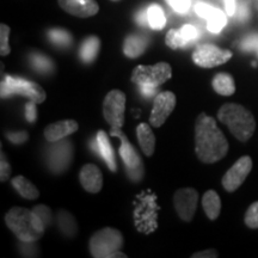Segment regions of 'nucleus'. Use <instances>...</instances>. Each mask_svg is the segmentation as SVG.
I'll return each instance as SVG.
<instances>
[{
  "instance_id": "6",
  "label": "nucleus",
  "mask_w": 258,
  "mask_h": 258,
  "mask_svg": "<svg viewBox=\"0 0 258 258\" xmlns=\"http://www.w3.org/2000/svg\"><path fill=\"white\" fill-rule=\"evenodd\" d=\"M172 77V70L167 62H158L153 66L139 64L132 73V82L138 85L158 86L167 82Z\"/></svg>"
},
{
  "instance_id": "21",
  "label": "nucleus",
  "mask_w": 258,
  "mask_h": 258,
  "mask_svg": "<svg viewBox=\"0 0 258 258\" xmlns=\"http://www.w3.org/2000/svg\"><path fill=\"white\" fill-rule=\"evenodd\" d=\"M202 206L203 211H205L206 215L211 220H217L219 215H220L221 211V201L220 198L214 190H208L205 192L202 199Z\"/></svg>"
},
{
  "instance_id": "38",
  "label": "nucleus",
  "mask_w": 258,
  "mask_h": 258,
  "mask_svg": "<svg viewBox=\"0 0 258 258\" xmlns=\"http://www.w3.org/2000/svg\"><path fill=\"white\" fill-rule=\"evenodd\" d=\"M8 139L14 144H22L27 141L28 134L25 132H18V133H8Z\"/></svg>"
},
{
  "instance_id": "42",
  "label": "nucleus",
  "mask_w": 258,
  "mask_h": 258,
  "mask_svg": "<svg viewBox=\"0 0 258 258\" xmlns=\"http://www.w3.org/2000/svg\"><path fill=\"white\" fill-rule=\"evenodd\" d=\"M237 15H238V18H239L240 21H245V19L249 17V15H250L247 6L246 5H240L239 9L237 10Z\"/></svg>"
},
{
  "instance_id": "36",
  "label": "nucleus",
  "mask_w": 258,
  "mask_h": 258,
  "mask_svg": "<svg viewBox=\"0 0 258 258\" xmlns=\"http://www.w3.org/2000/svg\"><path fill=\"white\" fill-rule=\"evenodd\" d=\"M2 163H0V180L2 182H5V180L9 179V177L11 176V172H12V169L11 166H10V164L8 163V160L5 159L4 154L2 152Z\"/></svg>"
},
{
  "instance_id": "14",
  "label": "nucleus",
  "mask_w": 258,
  "mask_h": 258,
  "mask_svg": "<svg viewBox=\"0 0 258 258\" xmlns=\"http://www.w3.org/2000/svg\"><path fill=\"white\" fill-rule=\"evenodd\" d=\"M57 3L64 12L79 18L92 17L99 11L96 0H57Z\"/></svg>"
},
{
  "instance_id": "15",
  "label": "nucleus",
  "mask_w": 258,
  "mask_h": 258,
  "mask_svg": "<svg viewBox=\"0 0 258 258\" xmlns=\"http://www.w3.org/2000/svg\"><path fill=\"white\" fill-rule=\"evenodd\" d=\"M78 129V122L74 120H61L47 125L44 129V138L49 143H56V141L62 140V139L76 133Z\"/></svg>"
},
{
  "instance_id": "4",
  "label": "nucleus",
  "mask_w": 258,
  "mask_h": 258,
  "mask_svg": "<svg viewBox=\"0 0 258 258\" xmlns=\"http://www.w3.org/2000/svg\"><path fill=\"white\" fill-rule=\"evenodd\" d=\"M123 246V237L120 231L105 227L97 231L90 239V252L95 258L127 257L121 252Z\"/></svg>"
},
{
  "instance_id": "45",
  "label": "nucleus",
  "mask_w": 258,
  "mask_h": 258,
  "mask_svg": "<svg viewBox=\"0 0 258 258\" xmlns=\"http://www.w3.org/2000/svg\"><path fill=\"white\" fill-rule=\"evenodd\" d=\"M257 53H258V51H257Z\"/></svg>"
},
{
  "instance_id": "37",
  "label": "nucleus",
  "mask_w": 258,
  "mask_h": 258,
  "mask_svg": "<svg viewBox=\"0 0 258 258\" xmlns=\"http://www.w3.org/2000/svg\"><path fill=\"white\" fill-rule=\"evenodd\" d=\"M35 104H36V103L30 101L27 105H25V109H27V111H25V117H27V120L29 122H35V120H36V106H35Z\"/></svg>"
},
{
  "instance_id": "1",
  "label": "nucleus",
  "mask_w": 258,
  "mask_h": 258,
  "mask_svg": "<svg viewBox=\"0 0 258 258\" xmlns=\"http://www.w3.org/2000/svg\"><path fill=\"white\" fill-rule=\"evenodd\" d=\"M195 152L202 163L213 164L228 152V143L211 116L201 112L195 123Z\"/></svg>"
},
{
  "instance_id": "29",
  "label": "nucleus",
  "mask_w": 258,
  "mask_h": 258,
  "mask_svg": "<svg viewBox=\"0 0 258 258\" xmlns=\"http://www.w3.org/2000/svg\"><path fill=\"white\" fill-rule=\"evenodd\" d=\"M48 36H49L50 41L57 47H69L72 43V36H71L70 32L62 29H53L48 32Z\"/></svg>"
},
{
  "instance_id": "8",
  "label": "nucleus",
  "mask_w": 258,
  "mask_h": 258,
  "mask_svg": "<svg viewBox=\"0 0 258 258\" xmlns=\"http://www.w3.org/2000/svg\"><path fill=\"white\" fill-rule=\"evenodd\" d=\"M125 95L120 90H111L103 101V116L111 128H122L124 124Z\"/></svg>"
},
{
  "instance_id": "2",
  "label": "nucleus",
  "mask_w": 258,
  "mask_h": 258,
  "mask_svg": "<svg viewBox=\"0 0 258 258\" xmlns=\"http://www.w3.org/2000/svg\"><path fill=\"white\" fill-rule=\"evenodd\" d=\"M5 222L22 243H35L41 239L46 230L43 221L34 211L14 207L5 215Z\"/></svg>"
},
{
  "instance_id": "44",
  "label": "nucleus",
  "mask_w": 258,
  "mask_h": 258,
  "mask_svg": "<svg viewBox=\"0 0 258 258\" xmlns=\"http://www.w3.org/2000/svg\"><path fill=\"white\" fill-rule=\"evenodd\" d=\"M111 2H115V3H118V2H121V0H111Z\"/></svg>"
},
{
  "instance_id": "40",
  "label": "nucleus",
  "mask_w": 258,
  "mask_h": 258,
  "mask_svg": "<svg viewBox=\"0 0 258 258\" xmlns=\"http://www.w3.org/2000/svg\"><path fill=\"white\" fill-rule=\"evenodd\" d=\"M192 258H209V257H218V252L215 250H206V251H201V252H196L194 253Z\"/></svg>"
},
{
  "instance_id": "7",
  "label": "nucleus",
  "mask_w": 258,
  "mask_h": 258,
  "mask_svg": "<svg viewBox=\"0 0 258 258\" xmlns=\"http://www.w3.org/2000/svg\"><path fill=\"white\" fill-rule=\"evenodd\" d=\"M110 135L121 139L120 154L129 177L133 180H140L144 175V164L137 150L133 147V145L129 143L127 137L121 131V128H111Z\"/></svg>"
},
{
  "instance_id": "34",
  "label": "nucleus",
  "mask_w": 258,
  "mask_h": 258,
  "mask_svg": "<svg viewBox=\"0 0 258 258\" xmlns=\"http://www.w3.org/2000/svg\"><path fill=\"white\" fill-rule=\"evenodd\" d=\"M34 212L36 213V214L38 215V217L41 218V220L43 221L44 226H49L50 222H51V219H53V215H51V212L50 209L47 207V206H37L36 208L34 209Z\"/></svg>"
},
{
  "instance_id": "25",
  "label": "nucleus",
  "mask_w": 258,
  "mask_h": 258,
  "mask_svg": "<svg viewBox=\"0 0 258 258\" xmlns=\"http://www.w3.org/2000/svg\"><path fill=\"white\" fill-rule=\"evenodd\" d=\"M56 221L60 232L63 235H66V237H74L77 232H78V226H77L76 219L69 212L60 211L57 213Z\"/></svg>"
},
{
  "instance_id": "27",
  "label": "nucleus",
  "mask_w": 258,
  "mask_h": 258,
  "mask_svg": "<svg viewBox=\"0 0 258 258\" xmlns=\"http://www.w3.org/2000/svg\"><path fill=\"white\" fill-rule=\"evenodd\" d=\"M30 61L32 67L41 73H50L54 69L53 61L40 53H32L30 55Z\"/></svg>"
},
{
  "instance_id": "43",
  "label": "nucleus",
  "mask_w": 258,
  "mask_h": 258,
  "mask_svg": "<svg viewBox=\"0 0 258 258\" xmlns=\"http://www.w3.org/2000/svg\"><path fill=\"white\" fill-rule=\"evenodd\" d=\"M138 22L141 25H148V19H147V8L140 11L138 14Z\"/></svg>"
},
{
  "instance_id": "18",
  "label": "nucleus",
  "mask_w": 258,
  "mask_h": 258,
  "mask_svg": "<svg viewBox=\"0 0 258 258\" xmlns=\"http://www.w3.org/2000/svg\"><path fill=\"white\" fill-rule=\"evenodd\" d=\"M96 141L98 153L102 156L103 160L105 161L109 170L112 171V172H116V171H117V164H116L115 153L114 150H112L110 141H109L108 134H106L104 131H99L98 133H97Z\"/></svg>"
},
{
  "instance_id": "22",
  "label": "nucleus",
  "mask_w": 258,
  "mask_h": 258,
  "mask_svg": "<svg viewBox=\"0 0 258 258\" xmlns=\"http://www.w3.org/2000/svg\"><path fill=\"white\" fill-rule=\"evenodd\" d=\"M99 48H101V41L98 37L90 36L83 41L82 46L79 49V56L85 63L92 62L98 54Z\"/></svg>"
},
{
  "instance_id": "13",
  "label": "nucleus",
  "mask_w": 258,
  "mask_h": 258,
  "mask_svg": "<svg viewBox=\"0 0 258 258\" xmlns=\"http://www.w3.org/2000/svg\"><path fill=\"white\" fill-rule=\"evenodd\" d=\"M195 12L200 17L207 21V30L212 34H220L222 29L227 24L225 12L220 9L199 2L195 5Z\"/></svg>"
},
{
  "instance_id": "3",
  "label": "nucleus",
  "mask_w": 258,
  "mask_h": 258,
  "mask_svg": "<svg viewBox=\"0 0 258 258\" xmlns=\"http://www.w3.org/2000/svg\"><path fill=\"white\" fill-rule=\"evenodd\" d=\"M218 118L230 128L231 133L238 140L243 143L252 137L256 129L253 115L243 105L235 103H227L222 105L218 112Z\"/></svg>"
},
{
  "instance_id": "16",
  "label": "nucleus",
  "mask_w": 258,
  "mask_h": 258,
  "mask_svg": "<svg viewBox=\"0 0 258 258\" xmlns=\"http://www.w3.org/2000/svg\"><path fill=\"white\" fill-rule=\"evenodd\" d=\"M79 180L82 186L88 192L97 194L102 190L103 177L99 167L93 164H85L79 173Z\"/></svg>"
},
{
  "instance_id": "26",
  "label": "nucleus",
  "mask_w": 258,
  "mask_h": 258,
  "mask_svg": "<svg viewBox=\"0 0 258 258\" xmlns=\"http://www.w3.org/2000/svg\"><path fill=\"white\" fill-rule=\"evenodd\" d=\"M148 25L153 30H161L166 25V17L164 10L158 4H151L147 8Z\"/></svg>"
},
{
  "instance_id": "28",
  "label": "nucleus",
  "mask_w": 258,
  "mask_h": 258,
  "mask_svg": "<svg viewBox=\"0 0 258 258\" xmlns=\"http://www.w3.org/2000/svg\"><path fill=\"white\" fill-rule=\"evenodd\" d=\"M165 43L166 46L171 48V49L176 50L178 48L185 47L188 44V41L185 40L184 36L180 32V29H171V30L167 31L166 37H165Z\"/></svg>"
},
{
  "instance_id": "20",
  "label": "nucleus",
  "mask_w": 258,
  "mask_h": 258,
  "mask_svg": "<svg viewBox=\"0 0 258 258\" xmlns=\"http://www.w3.org/2000/svg\"><path fill=\"white\" fill-rule=\"evenodd\" d=\"M137 135L139 145H140L143 152L147 157L153 156L154 150H156V137H154L152 129L147 123H140L137 127Z\"/></svg>"
},
{
  "instance_id": "35",
  "label": "nucleus",
  "mask_w": 258,
  "mask_h": 258,
  "mask_svg": "<svg viewBox=\"0 0 258 258\" xmlns=\"http://www.w3.org/2000/svg\"><path fill=\"white\" fill-rule=\"evenodd\" d=\"M241 48L247 51H258V35H250V36H247L243 42H241Z\"/></svg>"
},
{
  "instance_id": "31",
  "label": "nucleus",
  "mask_w": 258,
  "mask_h": 258,
  "mask_svg": "<svg viewBox=\"0 0 258 258\" xmlns=\"http://www.w3.org/2000/svg\"><path fill=\"white\" fill-rule=\"evenodd\" d=\"M245 224L250 228H258V201L252 203L245 214Z\"/></svg>"
},
{
  "instance_id": "9",
  "label": "nucleus",
  "mask_w": 258,
  "mask_h": 258,
  "mask_svg": "<svg viewBox=\"0 0 258 258\" xmlns=\"http://www.w3.org/2000/svg\"><path fill=\"white\" fill-rule=\"evenodd\" d=\"M232 51L228 49H221L214 44L205 43L200 44L192 53V61L198 66L203 69H213L227 62L231 59Z\"/></svg>"
},
{
  "instance_id": "30",
  "label": "nucleus",
  "mask_w": 258,
  "mask_h": 258,
  "mask_svg": "<svg viewBox=\"0 0 258 258\" xmlns=\"http://www.w3.org/2000/svg\"><path fill=\"white\" fill-rule=\"evenodd\" d=\"M10 28L6 24H0V54L3 56L9 55L11 48L9 44Z\"/></svg>"
},
{
  "instance_id": "11",
  "label": "nucleus",
  "mask_w": 258,
  "mask_h": 258,
  "mask_svg": "<svg viewBox=\"0 0 258 258\" xmlns=\"http://www.w3.org/2000/svg\"><path fill=\"white\" fill-rule=\"evenodd\" d=\"M176 96L173 92L164 91L158 93L154 98L152 112L150 116V123L153 127L159 128L165 123L176 106Z\"/></svg>"
},
{
  "instance_id": "24",
  "label": "nucleus",
  "mask_w": 258,
  "mask_h": 258,
  "mask_svg": "<svg viewBox=\"0 0 258 258\" xmlns=\"http://www.w3.org/2000/svg\"><path fill=\"white\" fill-rule=\"evenodd\" d=\"M12 185L17 190V192L22 196L23 199L27 200H35L40 196V192L36 189L30 180L25 178L23 176H17L12 178Z\"/></svg>"
},
{
  "instance_id": "23",
  "label": "nucleus",
  "mask_w": 258,
  "mask_h": 258,
  "mask_svg": "<svg viewBox=\"0 0 258 258\" xmlns=\"http://www.w3.org/2000/svg\"><path fill=\"white\" fill-rule=\"evenodd\" d=\"M213 89L221 96H231L235 92L234 79L228 73H219L213 79Z\"/></svg>"
},
{
  "instance_id": "19",
  "label": "nucleus",
  "mask_w": 258,
  "mask_h": 258,
  "mask_svg": "<svg viewBox=\"0 0 258 258\" xmlns=\"http://www.w3.org/2000/svg\"><path fill=\"white\" fill-rule=\"evenodd\" d=\"M148 47V38L140 34H132L123 42V53L131 59H137L145 53Z\"/></svg>"
},
{
  "instance_id": "12",
  "label": "nucleus",
  "mask_w": 258,
  "mask_h": 258,
  "mask_svg": "<svg viewBox=\"0 0 258 258\" xmlns=\"http://www.w3.org/2000/svg\"><path fill=\"white\" fill-rule=\"evenodd\" d=\"M199 192L192 188L178 189L173 195V206L183 221H191L198 207Z\"/></svg>"
},
{
  "instance_id": "5",
  "label": "nucleus",
  "mask_w": 258,
  "mask_h": 258,
  "mask_svg": "<svg viewBox=\"0 0 258 258\" xmlns=\"http://www.w3.org/2000/svg\"><path fill=\"white\" fill-rule=\"evenodd\" d=\"M12 95L23 96L36 104L43 103L47 98L46 91L37 83L18 78V77L6 76L2 82V98H6Z\"/></svg>"
},
{
  "instance_id": "33",
  "label": "nucleus",
  "mask_w": 258,
  "mask_h": 258,
  "mask_svg": "<svg viewBox=\"0 0 258 258\" xmlns=\"http://www.w3.org/2000/svg\"><path fill=\"white\" fill-rule=\"evenodd\" d=\"M180 32H182V35L184 36L185 40L188 41V43L198 40L199 34H200L198 29H196V27H194V25H191V24L183 25V27L180 28Z\"/></svg>"
},
{
  "instance_id": "10",
  "label": "nucleus",
  "mask_w": 258,
  "mask_h": 258,
  "mask_svg": "<svg viewBox=\"0 0 258 258\" xmlns=\"http://www.w3.org/2000/svg\"><path fill=\"white\" fill-rule=\"evenodd\" d=\"M251 170H252L251 158L249 156L240 157L222 177V186L230 192L235 191L245 182Z\"/></svg>"
},
{
  "instance_id": "32",
  "label": "nucleus",
  "mask_w": 258,
  "mask_h": 258,
  "mask_svg": "<svg viewBox=\"0 0 258 258\" xmlns=\"http://www.w3.org/2000/svg\"><path fill=\"white\" fill-rule=\"evenodd\" d=\"M167 5L179 15H185L191 6V0H165Z\"/></svg>"
},
{
  "instance_id": "39",
  "label": "nucleus",
  "mask_w": 258,
  "mask_h": 258,
  "mask_svg": "<svg viewBox=\"0 0 258 258\" xmlns=\"http://www.w3.org/2000/svg\"><path fill=\"white\" fill-rule=\"evenodd\" d=\"M225 3V11L227 16H234L237 12V4H235V0H224Z\"/></svg>"
},
{
  "instance_id": "17",
  "label": "nucleus",
  "mask_w": 258,
  "mask_h": 258,
  "mask_svg": "<svg viewBox=\"0 0 258 258\" xmlns=\"http://www.w3.org/2000/svg\"><path fill=\"white\" fill-rule=\"evenodd\" d=\"M71 154H72V151H71V145L69 143H59L56 146L51 148L49 158L51 170L56 173L66 170L71 163Z\"/></svg>"
},
{
  "instance_id": "41",
  "label": "nucleus",
  "mask_w": 258,
  "mask_h": 258,
  "mask_svg": "<svg viewBox=\"0 0 258 258\" xmlns=\"http://www.w3.org/2000/svg\"><path fill=\"white\" fill-rule=\"evenodd\" d=\"M139 86H140L141 93L146 97H151V96L156 95V92H157L156 86H152V85H139Z\"/></svg>"
}]
</instances>
